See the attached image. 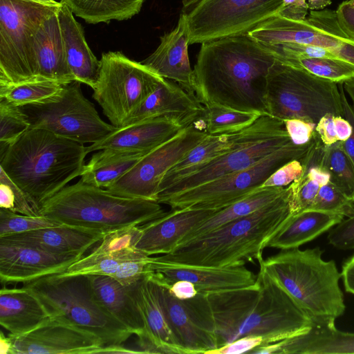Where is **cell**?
Returning <instances> with one entry per match:
<instances>
[{
    "mask_svg": "<svg viewBox=\"0 0 354 354\" xmlns=\"http://www.w3.org/2000/svg\"><path fill=\"white\" fill-rule=\"evenodd\" d=\"M275 61L248 34L203 42L193 69L196 96L203 106L268 115L266 83Z\"/></svg>",
    "mask_w": 354,
    "mask_h": 354,
    "instance_id": "6da1fadb",
    "label": "cell"
},
{
    "mask_svg": "<svg viewBox=\"0 0 354 354\" xmlns=\"http://www.w3.org/2000/svg\"><path fill=\"white\" fill-rule=\"evenodd\" d=\"M206 295L218 348L245 336L272 344L306 333L313 325L308 313L261 268L252 285Z\"/></svg>",
    "mask_w": 354,
    "mask_h": 354,
    "instance_id": "7a4b0ae2",
    "label": "cell"
},
{
    "mask_svg": "<svg viewBox=\"0 0 354 354\" xmlns=\"http://www.w3.org/2000/svg\"><path fill=\"white\" fill-rule=\"evenodd\" d=\"M87 147L50 131L30 127L0 154V167L40 210L80 176Z\"/></svg>",
    "mask_w": 354,
    "mask_h": 354,
    "instance_id": "3957f363",
    "label": "cell"
},
{
    "mask_svg": "<svg viewBox=\"0 0 354 354\" xmlns=\"http://www.w3.org/2000/svg\"><path fill=\"white\" fill-rule=\"evenodd\" d=\"M289 214L287 187L283 195L253 213L156 257L170 262L217 268L243 266L254 261L260 263L267 242Z\"/></svg>",
    "mask_w": 354,
    "mask_h": 354,
    "instance_id": "277c9868",
    "label": "cell"
},
{
    "mask_svg": "<svg viewBox=\"0 0 354 354\" xmlns=\"http://www.w3.org/2000/svg\"><path fill=\"white\" fill-rule=\"evenodd\" d=\"M166 212L156 201L122 196L82 180L66 185L46 201L40 214L61 224L105 234L141 225Z\"/></svg>",
    "mask_w": 354,
    "mask_h": 354,
    "instance_id": "5b68a950",
    "label": "cell"
},
{
    "mask_svg": "<svg viewBox=\"0 0 354 354\" xmlns=\"http://www.w3.org/2000/svg\"><path fill=\"white\" fill-rule=\"evenodd\" d=\"M319 247L281 250L259 263L311 318L336 319L345 311L341 273L333 260L324 261Z\"/></svg>",
    "mask_w": 354,
    "mask_h": 354,
    "instance_id": "8992f818",
    "label": "cell"
},
{
    "mask_svg": "<svg viewBox=\"0 0 354 354\" xmlns=\"http://www.w3.org/2000/svg\"><path fill=\"white\" fill-rule=\"evenodd\" d=\"M24 286L41 300L52 317L87 330L105 346L123 345L133 335L95 299L88 275L46 276Z\"/></svg>",
    "mask_w": 354,
    "mask_h": 354,
    "instance_id": "52a82bcc",
    "label": "cell"
},
{
    "mask_svg": "<svg viewBox=\"0 0 354 354\" xmlns=\"http://www.w3.org/2000/svg\"><path fill=\"white\" fill-rule=\"evenodd\" d=\"M265 104L268 115L301 119L317 124L324 115L343 116L337 84L276 59L266 78Z\"/></svg>",
    "mask_w": 354,
    "mask_h": 354,
    "instance_id": "ba28073f",
    "label": "cell"
},
{
    "mask_svg": "<svg viewBox=\"0 0 354 354\" xmlns=\"http://www.w3.org/2000/svg\"><path fill=\"white\" fill-rule=\"evenodd\" d=\"M59 5L29 0H0V86L37 80L35 37Z\"/></svg>",
    "mask_w": 354,
    "mask_h": 354,
    "instance_id": "9c48e42d",
    "label": "cell"
},
{
    "mask_svg": "<svg viewBox=\"0 0 354 354\" xmlns=\"http://www.w3.org/2000/svg\"><path fill=\"white\" fill-rule=\"evenodd\" d=\"M162 78L142 62L120 52L109 51L102 55L92 97L111 124L120 128L127 124Z\"/></svg>",
    "mask_w": 354,
    "mask_h": 354,
    "instance_id": "30bf717a",
    "label": "cell"
},
{
    "mask_svg": "<svg viewBox=\"0 0 354 354\" xmlns=\"http://www.w3.org/2000/svg\"><path fill=\"white\" fill-rule=\"evenodd\" d=\"M292 141L253 165L197 187L173 194L158 201L172 209H222L261 187L266 180L287 162L301 160L310 148Z\"/></svg>",
    "mask_w": 354,
    "mask_h": 354,
    "instance_id": "8fae6325",
    "label": "cell"
},
{
    "mask_svg": "<svg viewBox=\"0 0 354 354\" xmlns=\"http://www.w3.org/2000/svg\"><path fill=\"white\" fill-rule=\"evenodd\" d=\"M283 0H183L190 44L248 34L277 15Z\"/></svg>",
    "mask_w": 354,
    "mask_h": 354,
    "instance_id": "7c38bea8",
    "label": "cell"
},
{
    "mask_svg": "<svg viewBox=\"0 0 354 354\" xmlns=\"http://www.w3.org/2000/svg\"><path fill=\"white\" fill-rule=\"evenodd\" d=\"M80 82L64 84L57 95L42 102L20 106L31 128L47 130L82 144L95 143L117 128L102 120L86 99Z\"/></svg>",
    "mask_w": 354,
    "mask_h": 354,
    "instance_id": "4fadbf2b",
    "label": "cell"
},
{
    "mask_svg": "<svg viewBox=\"0 0 354 354\" xmlns=\"http://www.w3.org/2000/svg\"><path fill=\"white\" fill-rule=\"evenodd\" d=\"M248 35L260 44L292 42L322 47L354 65V40L341 29L335 10H310L301 20L275 15Z\"/></svg>",
    "mask_w": 354,
    "mask_h": 354,
    "instance_id": "5bb4252c",
    "label": "cell"
},
{
    "mask_svg": "<svg viewBox=\"0 0 354 354\" xmlns=\"http://www.w3.org/2000/svg\"><path fill=\"white\" fill-rule=\"evenodd\" d=\"M208 134L193 124L145 155L128 172L106 189L114 194L156 201L165 174Z\"/></svg>",
    "mask_w": 354,
    "mask_h": 354,
    "instance_id": "9a60e30c",
    "label": "cell"
},
{
    "mask_svg": "<svg viewBox=\"0 0 354 354\" xmlns=\"http://www.w3.org/2000/svg\"><path fill=\"white\" fill-rule=\"evenodd\" d=\"M150 273L176 344L185 354H206L217 348L215 322L207 295L198 292L193 298L180 300L170 293V284Z\"/></svg>",
    "mask_w": 354,
    "mask_h": 354,
    "instance_id": "2e32d148",
    "label": "cell"
},
{
    "mask_svg": "<svg viewBox=\"0 0 354 354\" xmlns=\"http://www.w3.org/2000/svg\"><path fill=\"white\" fill-rule=\"evenodd\" d=\"M290 141L286 129L246 140L215 158L180 173L158 193L156 201L245 169Z\"/></svg>",
    "mask_w": 354,
    "mask_h": 354,
    "instance_id": "e0dca14e",
    "label": "cell"
},
{
    "mask_svg": "<svg viewBox=\"0 0 354 354\" xmlns=\"http://www.w3.org/2000/svg\"><path fill=\"white\" fill-rule=\"evenodd\" d=\"M8 337L9 354H92L104 346L97 335L55 317L28 333Z\"/></svg>",
    "mask_w": 354,
    "mask_h": 354,
    "instance_id": "ac0fdd59",
    "label": "cell"
},
{
    "mask_svg": "<svg viewBox=\"0 0 354 354\" xmlns=\"http://www.w3.org/2000/svg\"><path fill=\"white\" fill-rule=\"evenodd\" d=\"M81 258L56 254L35 247L0 240V281L4 285L29 283L62 273Z\"/></svg>",
    "mask_w": 354,
    "mask_h": 354,
    "instance_id": "d6986e66",
    "label": "cell"
},
{
    "mask_svg": "<svg viewBox=\"0 0 354 354\" xmlns=\"http://www.w3.org/2000/svg\"><path fill=\"white\" fill-rule=\"evenodd\" d=\"M148 270L169 284L178 280L193 283L198 292H215L248 286L255 283L257 276L243 266L217 268L183 264L149 257Z\"/></svg>",
    "mask_w": 354,
    "mask_h": 354,
    "instance_id": "ffe728a7",
    "label": "cell"
},
{
    "mask_svg": "<svg viewBox=\"0 0 354 354\" xmlns=\"http://www.w3.org/2000/svg\"><path fill=\"white\" fill-rule=\"evenodd\" d=\"M306 333L257 347L254 354H346L354 353V333L336 328L335 319L311 318Z\"/></svg>",
    "mask_w": 354,
    "mask_h": 354,
    "instance_id": "44dd1931",
    "label": "cell"
},
{
    "mask_svg": "<svg viewBox=\"0 0 354 354\" xmlns=\"http://www.w3.org/2000/svg\"><path fill=\"white\" fill-rule=\"evenodd\" d=\"M163 216L140 225L136 249L148 256L174 250L195 227L221 209H172Z\"/></svg>",
    "mask_w": 354,
    "mask_h": 354,
    "instance_id": "7402d4cb",
    "label": "cell"
},
{
    "mask_svg": "<svg viewBox=\"0 0 354 354\" xmlns=\"http://www.w3.org/2000/svg\"><path fill=\"white\" fill-rule=\"evenodd\" d=\"M283 129L285 126L283 120L268 115H263L243 130L228 133L208 134L165 174L159 185L158 193L168 186L184 170L208 162L246 140L276 133Z\"/></svg>",
    "mask_w": 354,
    "mask_h": 354,
    "instance_id": "603a6c76",
    "label": "cell"
},
{
    "mask_svg": "<svg viewBox=\"0 0 354 354\" xmlns=\"http://www.w3.org/2000/svg\"><path fill=\"white\" fill-rule=\"evenodd\" d=\"M189 44L187 22L180 14L176 26L160 37L158 47L142 63L162 77L174 82L196 95L194 70L188 56Z\"/></svg>",
    "mask_w": 354,
    "mask_h": 354,
    "instance_id": "cb8c5ba5",
    "label": "cell"
},
{
    "mask_svg": "<svg viewBox=\"0 0 354 354\" xmlns=\"http://www.w3.org/2000/svg\"><path fill=\"white\" fill-rule=\"evenodd\" d=\"M204 112L205 106L196 95L174 82L162 78L127 125L153 118L167 117L187 127L202 122Z\"/></svg>",
    "mask_w": 354,
    "mask_h": 354,
    "instance_id": "d4e9b609",
    "label": "cell"
},
{
    "mask_svg": "<svg viewBox=\"0 0 354 354\" xmlns=\"http://www.w3.org/2000/svg\"><path fill=\"white\" fill-rule=\"evenodd\" d=\"M185 126L167 117H157L117 128L87 147L88 153L104 149L149 153L178 134Z\"/></svg>",
    "mask_w": 354,
    "mask_h": 354,
    "instance_id": "484cf974",
    "label": "cell"
},
{
    "mask_svg": "<svg viewBox=\"0 0 354 354\" xmlns=\"http://www.w3.org/2000/svg\"><path fill=\"white\" fill-rule=\"evenodd\" d=\"M104 234L61 224L28 232L0 237L1 241L24 244L59 255L83 257Z\"/></svg>",
    "mask_w": 354,
    "mask_h": 354,
    "instance_id": "4316f807",
    "label": "cell"
},
{
    "mask_svg": "<svg viewBox=\"0 0 354 354\" xmlns=\"http://www.w3.org/2000/svg\"><path fill=\"white\" fill-rule=\"evenodd\" d=\"M50 318L41 300L28 287L1 289L0 324L10 335L28 333Z\"/></svg>",
    "mask_w": 354,
    "mask_h": 354,
    "instance_id": "83f0119b",
    "label": "cell"
},
{
    "mask_svg": "<svg viewBox=\"0 0 354 354\" xmlns=\"http://www.w3.org/2000/svg\"><path fill=\"white\" fill-rule=\"evenodd\" d=\"M66 61L75 81L93 89L100 68V60L87 44L82 26L75 20L67 5L60 1L57 11Z\"/></svg>",
    "mask_w": 354,
    "mask_h": 354,
    "instance_id": "f1b7e54d",
    "label": "cell"
},
{
    "mask_svg": "<svg viewBox=\"0 0 354 354\" xmlns=\"http://www.w3.org/2000/svg\"><path fill=\"white\" fill-rule=\"evenodd\" d=\"M94 296L101 306L137 337L145 334V324L131 286L106 275H88Z\"/></svg>",
    "mask_w": 354,
    "mask_h": 354,
    "instance_id": "f546056e",
    "label": "cell"
},
{
    "mask_svg": "<svg viewBox=\"0 0 354 354\" xmlns=\"http://www.w3.org/2000/svg\"><path fill=\"white\" fill-rule=\"evenodd\" d=\"M37 80L67 84L75 81L66 61L57 12L41 25L35 37Z\"/></svg>",
    "mask_w": 354,
    "mask_h": 354,
    "instance_id": "4dcf8cb0",
    "label": "cell"
},
{
    "mask_svg": "<svg viewBox=\"0 0 354 354\" xmlns=\"http://www.w3.org/2000/svg\"><path fill=\"white\" fill-rule=\"evenodd\" d=\"M131 287L145 324L142 335L153 342L161 353L185 354L176 344L169 327L150 272Z\"/></svg>",
    "mask_w": 354,
    "mask_h": 354,
    "instance_id": "1f68e13d",
    "label": "cell"
},
{
    "mask_svg": "<svg viewBox=\"0 0 354 354\" xmlns=\"http://www.w3.org/2000/svg\"><path fill=\"white\" fill-rule=\"evenodd\" d=\"M344 217L340 214L313 209L290 214L269 239L266 248H298L331 229Z\"/></svg>",
    "mask_w": 354,
    "mask_h": 354,
    "instance_id": "d6a6232c",
    "label": "cell"
},
{
    "mask_svg": "<svg viewBox=\"0 0 354 354\" xmlns=\"http://www.w3.org/2000/svg\"><path fill=\"white\" fill-rule=\"evenodd\" d=\"M148 255L134 249L116 254H89L73 263L62 276L106 275L114 278L124 286H131L144 274L145 263L141 260Z\"/></svg>",
    "mask_w": 354,
    "mask_h": 354,
    "instance_id": "836d02e7",
    "label": "cell"
},
{
    "mask_svg": "<svg viewBox=\"0 0 354 354\" xmlns=\"http://www.w3.org/2000/svg\"><path fill=\"white\" fill-rule=\"evenodd\" d=\"M147 153L114 149L99 150L85 164L80 180L106 189L128 172Z\"/></svg>",
    "mask_w": 354,
    "mask_h": 354,
    "instance_id": "e575fe53",
    "label": "cell"
},
{
    "mask_svg": "<svg viewBox=\"0 0 354 354\" xmlns=\"http://www.w3.org/2000/svg\"><path fill=\"white\" fill-rule=\"evenodd\" d=\"M286 190L287 187H261L257 189L243 198L215 212L189 232L178 245L253 213L280 197Z\"/></svg>",
    "mask_w": 354,
    "mask_h": 354,
    "instance_id": "d590c367",
    "label": "cell"
},
{
    "mask_svg": "<svg viewBox=\"0 0 354 354\" xmlns=\"http://www.w3.org/2000/svg\"><path fill=\"white\" fill-rule=\"evenodd\" d=\"M311 149L317 164L329 174L330 182L354 203V162L342 142L325 145L315 132Z\"/></svg>",
    "mask_w": 354,
    "mask_h": 354,
    "instance_id": "8d00e7d4",
    "label": "cell"
},
{
    "mask_svg": "<svg viewBox=\"0 0 354 354\" xmlns=\"http://www.w3.org/2000/svg\"><path fill=\"white\" fill-rule=\"evenodd\" d=\"M88 24L127 20L138 14L145 0H61Z\"/></svg>",
    "mask_w": 354,
    "mask_h": 354,
    "instance_id": "74e56055",
    "label": "cell"
},
{
    "mask_svg": "<svg viewBox=\"0 0 354 354\" xmlns=\"http://www.w3.org/2000/svg\"><path fill=\"white\" fill-rule=\"evenodd\" d=\"M300 160L303 172L288 186L290 214L308 209L320 187L330 181L329 174L317 164L310 149Z\"/></svg>",
    "mask_w": 354,
    "mask_h": 354,
    "instance_id": "f35d334b",
    "label": "cell"
},
{
    "mask_svg": "<svg viewBox=\"0 0 354 354\" xmlns=\"http://www.w3.org/2000/svg\"><path fill=\"white\" fill-rule=\"evenodd\" d=\"M202 124L209 135L228 133L243 130L255 122L261 115L216 104L206 105Z\"/></svg>",
    "mask_w": 354,
    "mask_h": 354,
    "instance_id": "ab89813d",
    "label": "cell"
},
{
    "mask_svg": "<svg viewBox=\"0 0 354 354\" xmlns=\"http://www.w3.org/2000/svg\"><path fill=\"white\" fill-rule=\"evenodd\" d=\"M63 85L53 81L41 80L0 86V98L17 106L40 103L58 95Z\"/></svg>",
    "mask_w": 354,
    "mask_h": 354,
    "instance_id": "60d3db41",
    "label": "cell"
},
{
    "mask_svg": "<svg viewBox=\"0 0 354 354\" xmlns=\"http://www.w3.org/2000/svg\"><path fill=\"white\" fill-rule=\"evenodd\" d=\"M282 63L337 84L354 78V65L336 57H301Z\"/></svg>",
    "mask_w": 354,
    "mask_h": 354,
    "instance_id": "b9f144b4",
    "label": "cell"
},
{
    "mask_svg": "<svg viewBox=\"0 0 354 354\" xmlns=\"http://www.w3.org/2000/svg\"><path fill=\"white\" fill-rule=\"evenodd\" d=\"M30 127L28 120L20 106L0 98V154Z\"/></svg>",
    "mask_w": 354,
    "mask_h": 354,
    "instance_id": "7bdbcfd3",
    "label": "cell"
},
{
    "mask_svg": "<svg viewBox=\"0 0 354 354\" xmlns=\"http://www.w3.org/2000/svg\"><path fill=\"white\" fill-rule=\"evenodd\" d=\"M61 225L46 216H28L0 208V237Z\"/></svg>",
    "mask_w": 354,
    "mask_h": 354,
    "instance_id": "ee69618b",
    "label": "cell"
},
{
    "mask_svg": "<svg viewBox=\"0 0 354 354\" xmlns=\"http://www.w3.org/2000/svg\"><path fill=\"white\" fill-rule=\"evenodd\" d=\"M0 208L28 216L41 215L40 210L1 167Z\"/></svg>",
    "mask_w": 354,
    "mask_h": 354,
    "instance_id": "f6af8a7d",
    "label": "cell"
},
{
    "mask_svg": "<svg viewBox=\"0 0 354 354\" xmlns=\"http://www.w3.org/2000/svg\"><path fill=\"white\" fill-rule=\"evenodd\" d=\"M140 235V225H129L115 230L105 234L91 254H116L134 250Z\"/></svg>",
    "mask_w": 354,
    "mask_h": 354,
    "instance_id": "bcb514c9",
    "label": "cell"
},
{
    "mask_svg": "<svg viewBox=\"0 0 354 354\" xmlns=\"http://www.w3.org/2000/svg\"><path fill=\"white\" fill-rule=\"evenodd\" d=\"M308 209L334 213L350 217L354 214V203L329 181L320 187Z\"/></svg>",
    "mask_w": 354,
    "mask_h": 354,
    "instance_id": "7dc6e473",
    "label": "cell"
},
{
    "mask_svg": "<svg viewBox=\"0 0 354 354\" xmlns=\"http://www.w3.org/2000/svg\"><path fill=\"white\" fill-rule=\"evenodd\" d=\"M260 45L273 55L277 60L281 62L301 57L337 58L328 50L312 45L292 42H279Z\"/></svg>",
    "mask_w": 354,
    "mask_h": 354,
    "instance_id": "c3c4849f",
    "label": "cell"
},
{
    "mask_svg": "<svg viewBox=\"0 0 354 354\" xmlns=\"http://www.w3.org/2000/svg\"><path fill=\"white\" fill-rule=\"evenodd\" d=\"M328 241L338 250H354V214L333 227L328 234Z\"/></svg>",
    "mask_w": 354,
    "mask_h": 354,
    "instance_id": "681fc988",
    "label": "cell"
},
{
    "mask_svg": "<svg viewBox=\"0 0 354 354\" xmlns=\"http://www.w3.org/2000/svg\"><path fill=\"white\" fill-rule=\"evenodd\" d=\"M303 172L300 160H291L276 169L261 187H285L297 179Z\"/></svg>",
    "mask_w": 354,
    "mask_h": 354,
    "instance_id": "f907efd6",
    "label": "cell"
},
{
    "mask_svg": "<svg viewBox=\"0 0 354 354\" xmlns=\"http://www.w3.org/2000/svg\"><path fill=\"white\" fill-rule=\"evenodd\" d=\"M283 122L290 139L294 144L304 145L313 140L315 133V123L301 119H287Z\"/></svg>",
    "mask_w": 354,
    "mask_h": 354,
    "instance_id": "816d5d0a",
    "label": "cell"
},
{
    "mask_svg": "<svg viewBox=\"0 0 354 354\" xmlns=\"http://www.w3.org/2000/svg\"><path fill=\"white\" fill-rule=\"evenodd\" d=\"M262 337L259 336H245L216 349L209 351L206 354H239L250 353L255 348L263 344Z\"/></svg>",
    "mask_w": 354,
    "mask_h": 354,
    "instance_id": "f5cc1de1",
    "label": "cell"
},
{
    "mask_svg": "<svg viewBox=\"0 0 354 354\" xmlns=\"http://www.w3.org/2000/svg\"><path fill=\"white\" fill-rule=\"evenodd\" d=\"M335 12L341 29L346 36L354 40V5L347 1H343Z\"/></svg>",
    "mask_w": 354,
    "mask_h": 354,
    "instance_id": "db71d44e",
    "label": "cell"
},
{
    "mask_svg": "<svg viewBox=\"0 0 354 354\" xmlns=\"http://www.w3.org/2000/svg\"><path fill=\"white\" fill-rule=\"evenodd\" d=\"M334 116L331 114L322 116L315 126V132L321 142L325 145H330L338 141L335 128Z\"/></svg>",
    "mask_w": 354,
    "mask_h": 354,
    "instance_id": "11a10c76",
    "label": "cell"
},
{
    "mask_svg": "<svg viewBox=\"0 0 354 354\" xmlns=\"http://www.w3.org/2000/svg\"><path fill=\"white\" fill-rule=\"evenodd\" d=\"M339 90L342 101L343 117H344L352 126V133L346 140L342 142V147L354 162V108L348 103L342 85L339 86Z\"/></svg>",
    "mask_w": 354,
    "mask_h": 354,
    "instance_id": "9f6ffc18",
    "label": "cell"
},
{
    "mask_svg": "<svg viewBox=\"0 0 354 354\" xmlns=\"http://www.w3.org/2000/svg\"><path fill=\"white\" fill-rule=\"evenodd\" d=\"M308 6L304 0H283L277 15L295 20L306 18Z\"/></svg>",
    "mask_w": 354,
    "mask_h": 354,
    "instance_id": "6f0895ef",
    "label": "cell"
},
{
    "mask_svg": "<svg viewBox=\"0 0 354 354\" xmlns=\"http://www.w3.org/2000/svg\"><path fill=\"white\" fill-rule=\"evenodd\" d=\"M170 293L180 300L193 298L198 294L195 285L188 281L178 280L169 286Z\"/></svg>",
    "mask_w": 354,
    "mask_h": 354,
    "instance_id": "680465c9",
    "label": "cell"
},
{
    "mask_svg": "<svg viewBox=\"0 0 354 354\" xmlns=\"http://www.w3.org/2000/svg\"><path fill=\"white\" fill-rule=\"evenodd\" d=\"M340 273L345 290L354 295V254L344 262Z\"/></svg>",
    "mask_w": 354,
    "mask_h": 354,
    "instance_id": "91938a15",
    "label": "cell"
},
{
    "mask_svg": "<svg viewBox=\"0 0 354 354\" xmlns=\"http://www.w3.org/2000/svg\"><path fill=\"white\" fill-rule=\"evenodd\" d=\"M334 124L338 141L346 140L352 133L351 123L342 115H335Z\"/></svg>",
    "mask_w": 354,
    "mask_h": 354,
    "instance_id": "94428289",
    "label": "cell"
},
{
    "mask_svg": "<svg viewBox=\"0 0 354 354\" xmlns=\"http://www.w3.org/2000/svg\"><path fill=\"white\" fill-rule=\"evenodd\" d=\"M310 10H322L331 4V0H304Z\"/></svg>",
    "mask_w": 354,
    "mask_h": 354,
    "instance_id": "6125c7cd",
    "label": "cell"
},
{
    "mask_svg": "<svg viewBox=\"0 0 354 354\" xmlns=\"http://www.w3.org/2000/svg\"><path fill=\"white\" fill-rule=\"evenodd\" d=\"M1 342V354H9L10 343L8 337H6L3 333H1L0 337Z\"/></svg>",
    "mask_w": 354,
    "mask_h": 354,
    "instance_id": "be15d7a7",
    "label": "cell"
},
{
    "mask_svg": "<svg viewBox=\"0 0 354 354\" xmlns=\"http://www.w3.org/2000/svg\"><path fill=\"white\" fill-rule=\"evenodd\" d=\"M344 88L348 94L354 104V78H352L343 83Z\"/></svg>",
    "mask_w": 354,
    "mask_h": 354,
    "instance_id": "e7e4bbea",
    "label": "cell"
},
{
    "mask_svg": "<svg viewBox=\"0 0 354 354\" xmlns=\"http://www.w3.org/2000/svg\"><path fill=\"white\" fill-rule=\"evenodd\" d=\"M31 1L46 4V5H51V6H56L59 5L60 2H57L55 0H29Z\"/></svg>",
    "mask_w": 354,
    "mask_h": 354,
    "instance_id": "03108f58",
    "label": "cell"
},
{
    "mask_svg": "<svg viewBox=\"0 0 354 354\" xmlns=\"http://www.w3.org/2000/svg\"><path fill=\"white\" fill-rule=\"evenodd\" d=\"M347 1H348L349 3H351V4H352V5H354V0H347Z\"/></svg>",
    "mask_w": 354,
    "mask_h": 354,
    "instance_id": "003e7915",
    "label": "cell"
}]
</instances>
